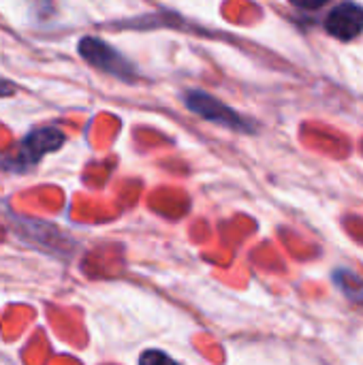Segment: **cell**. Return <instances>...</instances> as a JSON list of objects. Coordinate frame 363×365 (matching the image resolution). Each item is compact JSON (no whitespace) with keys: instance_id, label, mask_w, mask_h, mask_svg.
<instances>
[{"instance_id":"cell-1","label":"cell","mask_w":363,"mask_h":365,"mask_svg":"<svg viewBox=\"0 0 363 365\" xmlns=\"http://www.w3.org/2000/svg\"><path fill=\"white\" fill-rule=\"evenodd\" d=\"M77 49H79V56L88 64L96 66L98 71H105V73H109V75H113L118 79H124V81L135 79L133 64L122 53H118L111 45H107L105 41L94 38V36H83L79 41Z\"/></svg>"},{"instance_id":"cell-2","label":"cell","mask_w":363,"mask_h":365,"mask_svg":"<svg viewBox=\"0 0 363 365\" xmlns=\"http://www.w3.org/2000/svg\"><path fill=\"white\" fill-rule=\"evenodd\" d=\"M62 143H64V133L58 130L56 126L36 128V130H32V133L24 139V143L19 145L17 156L11 158V165H9V167H11V169L24 171V169L36 165V163L43 158V154L58 150Z\"/></svg>"},{"instance_id":"cell-3","label":"cell","mask_w":363,"mask_h":365,"mask_svg":"<svg viewBox=\"0 0 363 365\" xmlns=\"http://www.w3.org/2000/svg\"><path fill=\"white\" fill-rule=\"evenodd\" d=\"M184 101H186V107L193 113H197V115H201V118H205L210 122L223 124V126L233 128V130H252L242 115H237L231 107H227L225 103H220L212 94L199 92V90H190L184 96Z\"/></svg>"},{"instance_id":"cell-4","label":"cell","mask_w":363,"mask_h":365,"mask_svg":"<svg viewBox=\"0 0 363 365\" xmlns=\"http://www.w3.org/2000/svg\"><path fill=\"white\" fill-rule=\"evenodd\" d=\"M325 28L332 36L340 41H353L363 32V6L357 2L338 4L325 21Z\"/></svg>"},{"instance_id":"cell-5","label":"cell","mask_w":363,"mask_h":365,"mask_svg":"<svg viewBox=\"0 0 363 365\" xmlns=\"http://www.w3.org/2000/svg\"><path fill=\"white\" fill-rule=\"evenodd\" d=\"M139 365H178L171 357L160 351H145L139 359Z\"/></svg>"},{"instance_id":"cell-6","label":"cell","mask_w":363,"mask_h":365,"mask_svg":"<svg viewBox=\"0 0 363 365\" xmlns=\"http://www.w3.org/2000/svg\"><path fill=\"white\" fill-rule=\"evenodd\" d=\"M295 6L300 9H321L323 4H327L329 0H291Z\"/></svg>"},{"instance_id":"cell-7","label":"cell","mask_w":363,"mask_h":365,"mask_svg":"<svg viewBox=\"0 0 363 365\" xmlns=\"http://www.w3.org/2000/svg\"><path fill=\"white\" fill-rule=\"evenodd\" d=\"M2 94H13V83L0 79V96H2Z\"/></svg>"}]
</instances>
